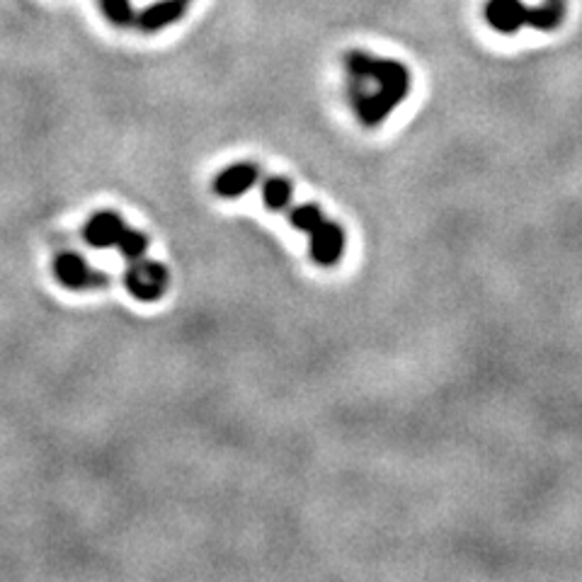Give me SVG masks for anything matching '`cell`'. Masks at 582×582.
Segmentation results:
<instances>
[{"instance_id": "cell-1", "label": "cell", "mask_w": 582, "mask_h": 582, "mask_svg": "<svg viewBox=\"0 0 582 582\" xmlns=\"http://www.w3.org/2000/svg\"><path fill=\"white\" fill-rule=\"evenodd\" d=\"M345 68L357 83L372 78V81L379 83L381 90L396 95L401 102L410 93V71L401 61L379 59V56L367 54V51H350V54H345Z\"/></svg>"}, {"instance_id": "cell-2", "label": "cell", "mask_w": 582, "mask_h": 582, "mask_svg": "<svg viewBox=\"0 0 582 582\" xmlns=\"http://www.w3.org/2000/svg\"><path fill=\"white\" fill-rule=\"evenodd\" d=\"M124 284H127L129 294L139 301H158L165 294L170 284L168 267L156 260H134L129 262V270L124 275Z\"/></svg>"}, {"instance_id": "cell-3", "label": "cell", "mask_w": 582, "mask_h": 582, "mask_svg": "<svg viewBox=\"0 0 582 582\" xmlns=\"http://www.w3.org/2000/svg\"><path fill=\"white\" fill-rule=\"evenodd\" d=\"M54 277L59 279L66 289L73 291L107 287L105 272L93 270L90 262L78 253H61L59 258L54 260Z\"/></svg>"}, {"instance_id": "cell-4", "label": "cell", "mask_w": 582, "mask_h": 582, "mask_svg": "<svg viewBox=\"0 0 582 582\" xmlns=\"http://www.w3.org/2000/svg\"><path fill=\"white\" fill-rule=\"evenodd\" d=\"M308 241H311V258L321 267L338 265L342 253H345V231L335 221L323 219L308 233Z\"/></svg>"}, {"instance_id": "cell-5", "label": "cell", "mask_w": 582, "mask_h": 582, "mask_svg": "<svg viewBox=\"0 0 582 582\" xmlns=\"http://www.w3.org/2000/svg\"><path fill=\"white\" fill-rule=\"evenodd\" d=\"M124 228H127V224H124V219L119 216V211L105 209L90 216L88 224L83 228V236L93 248H117Z\"/></svg>"}, {"instance_id": "cell-6", "label": "cell", "mask_w": 582, "mask_h": 582, "mask_svg": "<svg viewBox=\"0 0 582 582\" xmlns=\"http://www.w3.org/2000/svg\"><path fill=\"white\" fill-rule=\"evenodd\" d=\"M527 10L522 0H488L483 8L485 22L500 34H515L519 27L527 25Z\"/></svg>"}, {"instance_id": "cell-7", "label": "cell", "mask_w": 582, "mask_h": 582, "mask_svg": "<svg viewBox=\"0 0 582 582\" xmlns=\"http://www.w3.org/2000/svg\"><path fill=\"white\" fill-rule=\"evenodd\" d=\"M260 180L258 165L253 163H236L221 170L214 180V192L224 199L241 197Z\"/></svg>"}, {"instance_id": "cell-8", "label": "cell", "mask_w": 582, "mask_h": 582, "mask_svg": "<svg viewBox=\"0 0 582 582\" xmlns=\"http://www.w3.org/2000/svg\"><path fill=\"white\" fill-rule=\"evenodd\" d=\"M352 93H355V107L359 114V122H362L364 127H376V124L384 122L388 114L401 105V100H398L396 95L386 93V90H381V88L376 90L374 95H364L359 88L352 90Z\"/></svg>"}, {"instance_id": "cell-9", "label": "cell", "mask_w": 582, "mask_h": 582, "mask_svg": "<svg viewBox=\"0 0 582 582\" xmlns=\"http://www.w3.org/2000/svg\"><path fill=\"white\" fill-rule=\"evenodd\" d=\"M187 0H161V3H153L136 17L139 27L144 32H158L165 27L175 25L182 15H185Z\"/></svg>"}, {"instance_id": "cell-10", "label": "cell", "mask_w": 582, "mask_h": 582, "mask_svg": "<svg viewBox=\"0 0 582 582\" xmlns=\"http://www.w3.org/2000/svg\"><path fill=\"white\" fill-rule=\"evenodd\" d=\"M563 20H566V0H546L527 10V25L541 32L556 30Z\"/></svg>"}, {"instance_id": "cell-11", "label": "cell", "mask_w": 582, "mask_h": 582, "mask_svg": "<svg viewBox=\"0 0 582 582\" xmlns=\"http://www.w3.org/2000/svg\"><path fill=\"white\" fill-rule=\"evenodd\" d=\"M291 197H294V190H291V182L284 178H270L262 185V202H265L267 209L272 211H282L289 207Z\"/></svg>"}, {"instance_id": "cell-12", "label": "cell", "mask_w": 582, "mask_h": 582, "mask_svg": "<svg viewBox=\"0 0 582 582\" xmlns=\"http://www.w3.org/2000/svg\"><path fill=\"white\" fill-rule=\"evenodd\" d=\"M117 248H119V253H122V258H127L129 262L141 260L148 250V238L141 231H136V228L127 226L124 228L122 238H119Z\"/></svg>"}, {"instance_id": "cell-13", "label": "cell", "mask_w": 582, "mask_h": 582, "mask_svg": "<svg viewBox=\"0 0 582 582\" xmlns=\"http://www.w3.org/2000/svg\"><path fill=\"white\" fill-rule=\"evenodd\" d=\"M289 221L299 231L311 233L323 221V211L318 204H299V207L289 209Z\"/></svg>"}, {"instance_id": "cell-14", "label": "cell", "mask_w": 582, "mask_h": 582, "mask_svg": "<svg viewBox=\"0 0 582 582\" xmlns=\"http://www.w3.org/2000/svg\"><path fill=\"white\" fill-rule=\"evenodd\" d=\"M102 10L110 17L114 25L127 27L136 20L134 10H131V0H102Z\"/></svg>"}]
</instances>
